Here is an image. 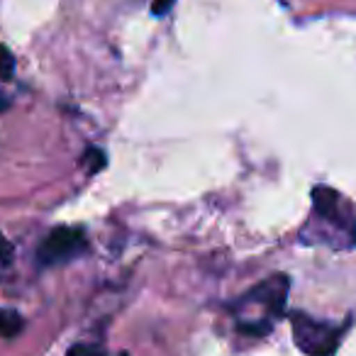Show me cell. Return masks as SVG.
Returning <instances> with one entry per match:
<instances>
[{
	"label": "cell",
	"mask_w": 356,
	"mask_h": 356,
	"mask_svg": "<svg viewBox=\"0 0 356 356\" xmlns=\"http://www.w3.org/2000/svg\"><path fill=\"white\" fill-rule=\"evenodd\" d=\"M293 339L298 349L307 356H334L339 349V327L327 325V322L312 320L305 312H293L291 315Z\"/></svg>",
	"instance_id": "cell-1"
},
{
	"label": "cell",
	"mask_w": 356,
	"mask_h": 356,
	"mask_svg": "<svg viewBox=\"0 0 356 356\" xmlns=\"http://www.w3.org/2000/svg\"><path fill=\"white\" fill-rule=\"evenodd\" d=\"M86 252V234L79 227H56L42 242L37 259L42 266H56Z\"/></svg>",
	"instance_id": "cell-2"
},
{
	"label": "cell",
	"mask_w": 356,
	"mask_h": 356,
	"mask_svg": "<svg viewBox=\"0 0 356 356\" xmlns=\"http://www.w3.org/2000/svg\"><path fill=\"white\" fill-rule=\"evenodd\" d=\"M312 203H315V213L320 215V218L332 220L334 225H341V227H346L351 234L356 232V220L351 218L349 205L344 203V198H341L337 191L325 188V186L315 188L312 191Z\"/></svg>",
	"instance_id": "cell-3"
},
{
	"label": "cell",
	"mask_w": 356,
	"mask_h": 356,
	"mask_svg": "<svg viewBox=\"0 0 356 356\" xmlns=\"http://www.w3.org/2000/svg\"><path fill=\"white\" fill-rule=\"evenodd\" d=\"M288 283L286 276H273L268 281H264L261 286H257L254 291H249L242 298L244 302H259L268 310V315H281L286 310V300H288Z\"/></svg>",
	"instance_id": "cell-4"
},
{
	"label": "cell",
	"mask_w": 356,
	"mask_h": 356,
	"mask_svg": "<svg viewBox=\"0 0 356 356\" xmlns=\"http://www.w3.org/2000/svg\"><path fill=\"white\" fill-rule=\"evenodd\" d=\"M22 315L15 310H6V307H0V334L3 337H15L22 332Z\"/></svg>",
	"instance_id": "cell-5"
},
{
	"label": "cell",
	"mask_w": 356,
	"mask_h": 356,
	"mask_svg": "<svg viewBox=\"0 0 356 356\" xmlns=\"http://www.w3.org/2000/svg\"><path fill=\"white\" fill-rule=\"evenodd\" d=\"M15 74V56L8 47L0 44V81H10Z\"/></svg>",
	"instance_id": "cell-6"
},
{
	"label": "cell",
	"mask_w": 356,
	"mask_h": 356,
	"mask_svg": "<svg viewBox=\"0 0 356 356\" xmlns=\"http://www.w3.org/2000/svg\"><path fill=\"white\" fill-rule=\"evenodd\" d=\"M83 161L88 163V171L90 173H98L100 168L105 166V154L100 149H88V154L83 156Z\"/></svg>",
	"instance_id": "cell-7"
},
{
	"label": "cell",
	"mask_w": 356,
	"mask_h": 356,
	"mask_svg": "<svg viewBox=\"0 0 356 356\" xmlns=\"http://www.w3.org/2000/svg\"><path fill=\"white\" fill-rule=\"evenodd\" d=\"M69 356H105V351L90 344H76L69 349Z\"/></svg>",
	"instance_id": "cell-8"
},
{
	"label": "cell",
	"mask_w": 356,
	"mask_h": 356,
	"mask_svg": "<svg viewBox=\"0 0 356 356\" xmlns=\"http://www.w3.org/2000/svg\"><path fill=\"white\" fill-rule=\"evenodd\" d=\"M173 3H176V0H154V6H152V13L154 15H168V13H171V8H173Z\"/></svg>",
	"instance_id": "cell-9"
},
{
	"label": "cell",
	"mask_w": 356,
	"mask_h": 356,
	"mask_svg": "<svg viewBox=\"0 0 356 356\" xmlns=\"http://www.w3.org/2000/svg\"><path fill=\"white\" fill-rule=\"evenodd\" d=\"M13 257V244L8 242V237L0 234V261H8Z\"/></svg>",
	"instance_id": "cell-10"
},
{
	"label": "cell",
	"mask_w": 356,
	"mask_h": 356,
	"mask_svg": "<svg viewBox=\"0 0 356 356\" xmlns=\"http://www.w3.org/2000/svg\"><path fill=\"white\" fill-rule=\"evenodd\" d=\"M8 108H10V98H8V95L0 90V113H6Z\"/></svg>",
	"instance_id": "cell-11"
}]
</instances>
